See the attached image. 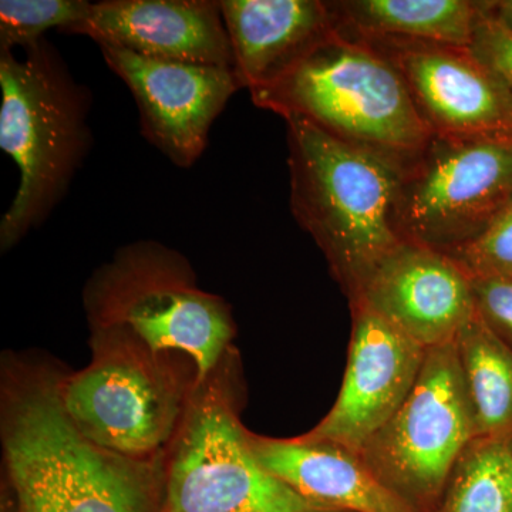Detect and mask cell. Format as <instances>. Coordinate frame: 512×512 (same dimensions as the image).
<instances>
[{
	"mask_svg": "<svg viewBox=\"0 0 512 512\" xmlns=\"http://www.w3.org/2000/svg\"><path fill=\"white\" fill-rule=\"evenodd\" d=\"M293 217L322 249L349 301L404 241L396 224L403 161L285 119Z\"/></svg>",
	"mask_w": 512,
	"mask_h": 512,
	"instance_id": "2",
	"label": "cell"
},
{
	"mask_svg": "<svg viewBox=\"0 0 512 512\" xmlns=\"http://www.w3.org/2000/svg\"><path fill=\"white\" fill-rule=\"evenodd\" d=\"M86 0H2L0 52L36 45L50 29L66 32L89 15Z\"/></svg>",
	"mask_w": 512,
	"mask_h": 512,
	"instance_id": "20",
	"label": "cell"
},
{
	"mask_svg": "<svg viewBox=\"0 0 512 512\" xmlns=\"http://www.w3.org/2000/svg\"><path fill=\"white\" fill-rule=\"evenodd\" d=\"M436 512H512V441H471L451 471Z\"/></svg>",
	"mask_w": 512,
	"mask_h": 512,
	"instance_id": "19",
	"label": "cell"
},
{
	"mask_svg": "<svg viewBox=\"0 0 512 512\" xmlns=\"http://www.w3.org/2000/svg\"><path fill=\"white\" fill-rule=\"evenodd\" d=\"M500 8H501V10H503V15L498 16V18L503 20L505 25H508V26H510V28H512V0H511V2L501 3ZM495 16H497V15H495Z\"/></svg>",
	"mask_w": 512,
	"mask_h": 512,
	"instance_id": "24",
	"label": "cell"
},
{
	"mask_svg": "<svg viewBox=\"0 0 512 512\" xmlns=\"http://www.w3.org/2000/svg\"><path fill=\"white\" fill-rule=\"evenodd\" d=\"M251 97L259 109L284 119L302 117L403 163L433 136L396 67L369 40L339 23L288 72Z\"/></svg>",
	"mask_w": 512,
	"mask_h": 512,
	"instance_id": "4",
	"label": "cell"
},
{
	"mask_svg": "<svg viewBox=\"0 0 512 512\" xmlns=\"http://www.w3.org/2000/svg\"><path fill=\"white\" fill-rule=\"evenodd\" d=\"M99 47L107 67L133 94L148 143L177 167L197 163L212 124L242 89L234 67L167 62Z\"/></svg>",
	"mask_w": 512,
	"mask_h": 512,
	"instance_id": "10",
	"label": "cell"
},
{
	"mask_svg": "<svg viewBox=\"0 0 512 512\" xmlns=\"http://www.w3.org/2000/svg\"><path fill=\"white\" fill-rule=\"evenodd\" d=\"M477 315L512 349V278L471 279Z\"/></svg>",
	"mask_w": 512,
	"mask_h": 512,
	"instance_id": "23",
	"label": "cell"
},
{
	"mask_svg": "<svg viewBox=\"0 0 512 512\" xmlns=\"http://www.w3.org/2000/svg\"><path fill=\"white\" fill-rule=\"evenodd\" d=\"M90 329L124 328L154 353H183L204 379L234 346L237 325L221 296L202 291L187 258L157 241L117 249L83 289Z\"/></svg>",
	"mask_w": 512,
	"mask_h": 512,
	"instance_id": "7",
	"label": "cell"
},
{
	"mask_svg": "<svg viewBox=\"0 0 512 512\" xmlns=\"http://www.w3.org/2000/svg\"><path fill=\"white\" fill-rule=\"evenodd\" d=\"M448 255L470 279L512 278V202L478 237Z\"/></svg>",
	"mask_w": 512,
	"mask_h": 512,
	"instance_id": "21",
	"label": "cell"
},
{
	"mask_svg": "<svg viewBox=\"0 0 512 512\" xmlns=\"http://www.w3.org/2000/svg\"><path fill=\"white\" fill-rule=\"evenodd\" d=\"M470 50L504 83L512 97V28L483 6Z\"/></svg>",
	"mask_w": 512,
	"mask_h": 512,
	"instance_id": "22",
	"label": "cell"
},
{
	"mask_svg": "<svg viewBox=\"0 0 512 512\" xmlns=\"http://www.w3.org/2000/svg\"><path fill=\"white\" fill-rule=\"evenodd\" d=\"M64 367L37 352L3 353L0 443L12 512H164V456L104 450L64 410Z\"/></svg>",
	"mask_w": 512,
	"mask_h": 512,
	"instance_id": "1",
	"label": "cell"
},
{
	"mask_svg": "<svg viewBox=\"0 0 512 512\" xmlns=\"http://www.w3.org/2000/svg\"><path fill=\"white\" fill-rule=\"evenodd\" d=\"M342 28L369 39L470 47L483 6L467 0L330 2Z\"/></svg>",
	"mask_w": 512,
	"mask_h": 512,
	"instance_id": "17",
	"label": "cell"
},
{
	"mask_svg": "<svg viewBox=\"0 0 512 512\" xmlns=\"http://www.w3.org/2000/svg\"><path fill=\"white\" fill-rule=\"evenodd\" d=\"M92 360L64 370L60 397L77 430L104 450L157 460L170 446L198 382L183 353H154L124 328L90 329Z\"/></svg>",
	"mask_w": 512,
	"mask_h": 512,
	"instance_id": "6",
	"label": "cell"
},
{
	"mask_svg": "<svg viewBox=\"0 0 512 512\" xmlns=\"http://www.w3.org/2000/svg\"><path fill=\"white\" fill-rule=\"evenodd\" d=\"M512 202V138L431 136L404 161L400 237L448 252L478 237Z\"/></svg>",
	"mask_w": 512,
	"mask_h": 512,
	"instance_id": "9",
	"label": "cell"
},
{
	"mask_svg": "<svg viewBox=\"0 0 512 512\" xmlns=\"http://www.w3.org/2000/svg\"><path fill=\"white\" fill-rule=\"evenodd\" d=\"M244 367L235 346L195 384L164 454V512H333L309 503L256 460L242 424Z\"/></svg>",
	"mask_w": 512,
	"mask_h": 512,
	"instance_id": "5",
	"label": "cell"
},
{
	"mask_svg": "<svg viewBox=\"0 0 512 512\" xmlns=\"http://www.w3.org/2000/svg\"><path fill=\"white\" fill-rule=\"evenodd\" d=\"M0 90V148L20 175L0 220V249L8 252L50 217L82 168L93 144L92 94L45 37L22 59L0 52Z\"/></svg>",
	"mask_w": 512,
	"mask_h": 512,
	"instance_id": "3",
	"label": "cell"
},
{
	"mask_svg": "<svg viewBox=\"0 0 512 512\" xmlns=\"http://www.w3.org/2000/svg\"><path fill=\"white\" fill-rule=\"evenodd\" d=\"M350 306L353 335L342 389L332 410L302 436L359 454L412 392L427 349L363 303Z\"/></svg>",
	"mask_w": 512,
	"mask_h": 512,
	"instance_id": "12",
	"label": "cell"
},
{
	"mask_svg": "<svg viewBox=\"0 0 512 512\" xmlns=\"http://www.w3.org/2000/svg\"><path fill=\"white\" fill-rule=\"evenodd\" d=\"M456 345L477 437L512 441V349L477 312L458 333Z\"/></svg>",
	"mask_w": 512,
	"mask_h": 512,
	"instance_id": "18",
	"label": "cell"
},
{
	"mask_svg": "<svg viewBox=\"0 0 512 512\" xmlns=\"http://www.w3.org/2000/svg\"><path fill=\"white\" fill-rule=\"evenodd\" d=\"M248 439L262 467L320 508L333 512H413L349 448L303 436L274 439L252 431Z\"/></svg>",
	"mask_w": 512,
	"mask_h": 512,
	"instance_id": "16",
	"label": "cell"
},
{
	"mask_svg": "<svg viewBox=\"0 0 512 512\" xmlns=\"http://www.w3.org/2000/svg\"><path fill=\"white\" fill-rule=\"evenodd\" d=\"M477 437L456 340L427 349L412 392L359 456L413 512H436L454 466Z\"/></svg>",
	"mask_w": 512,
	"mask_h": 512,
	"instance_id": "8",
	"label": "cell"
},
{
	"mask_svg": "<svg viewBox=\"0 0 512 512\" xmlns=\"http://www.w3.org/2000/svg\"><path fill=\"white\" fill-rule=\"evenodd\" d=\"M64 33L148 59L234 67L220 2L103 0Z\"/></svg>",
	"mask_w": 512,
	"mask_h": 512,
	"instance_id": "14",
	"label": "cell"
},
{
	"mask_svg": "<svg viewBox=\"0 0 512 512\" xmlns=\"http://www.w3.org/2000/svg\"><path fill=\"white\" fill-rule=\"evenodd\" d=\"M363 303L423 348L447 345L476 315L471 279L446 252L404 241L377 265Z\"/></svg>",
	"mask_w": 512,
	"mask_h": 512,
	"instance_id": "13",
	"label": "cell"
},
{
	"mask_svg": "<svg viewBox=\"0 0 512 512\" xmlns=\"http://www.w3.org/2000/svg\"><path fill=\"white\" fill-rule=\"evenodd\" d=\"M234 70L249 93L278 80L336 28L330 2L221 0Z\"/></svg>",
	"mask_w": 512,
	"mask_h": 512,
	"instance_id": "15",
	"label": "cell"
},
{
	"mask_svg": "<svg viewBox=\"0 0 512 512\" xmlns=\"http://www.w3.org/2000/svg\"><path fill=\"white\" fill-rule=\"evenodd\" d=\"M402 76L433 136L512 138V97L470 47L369 39Z\"/></svg>",
	"mask_w": 512,
	"mask_h": 512,
	"instance_id": "11",
	"label": "cell"
}]
</instances>
